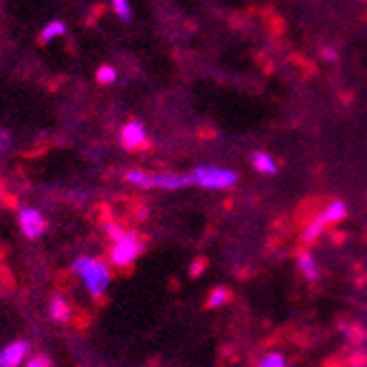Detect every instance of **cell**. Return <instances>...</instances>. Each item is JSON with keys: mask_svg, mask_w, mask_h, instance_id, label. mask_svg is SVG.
Segmentation results:
<instances>
[{"mask_svg": "<svg viewBox=\"0 0 367 367\" xmlns=\"http://www.w3.org/2000/svg\"><path fill=\"white\" fill-rule=\"evenodd\" d=\"M323 57H325V60H335V57H337V51H332V49H323Z\"/></svg>", "mask_w": 367, "mask_h": 367, "instance_id": "cell-18", "label": "cell"}, {"mask_svg": "<svg viewBox=\"0 0 367 367\" xmlns=\"http://www.w3.org/2000/svg\"><path fill=\"white\" fill-rule=\"evenodd\" d=\"M51 315H53V319L55 321H68V317H71V308H68V303L64 301V299H60V297H55L53 299V303H51Z\"/></svg>", "mask_w": 367, "mask_h": 367, "instance_id": "cell-11", "label": "cell"}, {"mask_svg": "<svg viewBox=\"0 0 367 367\" xmlns=\"http://www.w3.org/2000/svg\"><path fill=\"white\" fill-rule=\"evenodd\" d=\"M260 365H262V367H282V365H286V359H284L279 352H273V354L264 356V359L260 361Z\"/></svg>", "mask_w": 367, "mask_h": 367, "instance_id": "cell-15", "label": "cell"}, {"mask_svg": "<svg viewBox=\"0 0 367 367\" xmlns=\"http://www.w3.org/2000/svg\"><path fill=\"white\" fill-rule=\"evenodd\" d=\"M114 80H117V71H114L112 66H102L97 71V82L100 84H112Z\"/></svg>", "mask_w": 367, "mask_h": 367, "instance_id": "cell-14", "label": "cell"}, {"mask_svg": "<svg viewBox=\"0 0 367 367\" xmlns=\"http://www.w3.org/2000/svg\"><path fill=\"white\" fill-rule=\"evenodd\" d=\"M29 352V343L27 341H16L9 347H5L0 352V367H16L23 363V356Z\"/></svg>", "mask_w": 367, "mask_h": 367, "instance_id": "cell-6", "label": "cell"}, {"mask_svg": "<svg viewBox=\"0 0 367 367\" xmlns=\"http://www.w3.org/2000/svg\"><path fill=\"white\" fill-rule=\"evenodd\" d=\"M251 163H253V167L262 174H268V176H273V174H277V163L268 157L266 152H253L251 154Z\"/></svg>", "mask_w": 367, "mask_h": 367, "instance_id": "cell-8", "label": "cell"}, {"mask_svg": "<svg viewBox=\"0 0 367 367\" xmlns=\"http://www.w3.org/2000/svg\"><path fill=\"white\" fill-rule=\"evenodd\" d=\"M141 248H143V244L137 236L124 234L117 238V244H114V248H112V262L121 268H126L141 255Z\"/></svg>", "mask_w": 367, "mask_h": 367, "instance_id": "cell-4", "label": "cell"}, {"mask_svg": "<svg viewBox=\"0 0 367 367\" xmlns=\"http://www.w3.org/2000/svg\"><path fill=\"white\" fill-rule=\"evenodd\" d=\"M121 143L128 150H137L143 148L145 143V130L139 121H130L124 130H121Z\"/></svg>", "mask_w": 367, "mask_h": 367, "instance_id": "cell-7", "label": "cell"}, {"mask_svg": "<svg viewBox=\"0 0 367 367\" xmlns=\"http://www.w3.org/2000/svg\"><path fill=\"white\" fill-rule=\"evenodd\" d=\"M231 291L229 288H224V286H218L216 291H211V295L207 297V308H218V306H222V303H227V301H231Z\"/></svg>", "mask_w": 367, "mask_h": 367, "instance_id": "cell-10", "label": "cell"}, {"mask_svg": "<svg viewBox=\"0 0 367 367\" xmlns=\"http://www.w3.org/2000/svg\"><path fill=\"white\" fill-rule=\"evenodd\" d=\"M112 5H114V11H117V16L121 18L124 23L132 20V9H130L128 0H112Z\"/></svg>", "mask_w": 367, "mask_h": 367, "instance_id": "cell-13", "label": "cell"}, {"mask_svg": "<svg viewBox=\"0 0 367 367\" xmlns=\"http://www.w3.org/2000/svg\"><path fill=\"white\" fill-rule=\"evenodd\" d=\"M126 181L134 183V185H141L145 189H152V187H159V189H179V187H185L189 183H194L191 176H176V174H148V172H128Z\"/></svg>", "mask_w": 367, "mask_h": 367, "instance_id": "cell-2", "label": "cell"}, {"mask_svg": "<svg viewBox=\"0 0 367 367\" xmlns=\"http://www.w3.org/2000/svg\"><path fill=\"white\" fill-rule=\"evenodd\" d=\"M18 220H20V229H23V234L27 238H37L47 231V220L40 216V211H35V209L20 211Z\"/></svg>", "mask_w": 367, "mask_h": 367, "instance_id": "cell-5", "label": "cell"}, {"mask_svg": "<svg viewBox=\"0 0 367 367\" xmlns=\"http://www.w3.org/2000/svg\"><path fill=\"white\" fill-rule=\"evenodd\" d=\"M347 335H350V337H352V341H361V339L365 337V330H361V327H359V325H352V330H350V332H347Z\"/></svg>", "mask_w": 367, "mask_h": 367, "instance_id": "cell-16", "label": "cell"}, {"mask_svg": "<svg viewBox=\"0 0 367 367\" xmlns=\"http://www.w3.org/2000/svg\"><path fill=\"white\" fill-rule=\"evenodd\" d=\"M73 270L82 277L92 297H100L102 293H106V288L110 284V273L102 262L92 258H80L73 264Z\"/></svg>", "mask_w": 367, "mask_h": 367, "instance_id": "cell-1", "label": "cell"}, {"mask_svg": "<svg viewBox=\"0 0 367 367\" xmlns=\"http://www.w3.org/2000/svg\"><path fill=\"white\" fill-rule=\"evenodd\" d=\"M64 33H66L64 23H60V20H53V23H49V25L44 27V31L40 33V40H42V42H49V40H53V37H57V35H64Z\"/></svg>", "mask_w": 367, "mask_h": 367, "instance_id": "cell-12", "label": "cell"}, {"mask_svg": "<svg viewBox=\"0 0 367 367\" xmlns=\"http://www.w3.org/2000/svg\"><path fill=\"white\" fill-rule=\"evenodd\" d=\"M191 179H194V183L207 187V189H222V187H231L238 176L234 172L229 169H220V167H214V165H200L194 169V174H191Z\"/></svg>", "mask_w": 367, "mask_h": 367, "instance_id": "cell-3", "label": "cell"}, {"mask_svg": "<svg viewBox=\"0 0 367 367\" xmlns=\"http://www.w3.org/2000/svg\"><path fill=\"white\" fill-rule=\"evenodd\" d=\"M343 234H341V231H335V234H332V242H337V244H341L343 242Z\"/></svg>", "mask_w": 367, "mask_h": 367, "instance_id": "cell-19", "label": "cell"}, {"mask_svg": "<svg viewBox=\"0 0 367 367\" xmlns=\"http://www.w3.org/2000/svg\"><path fill=\"white\" fill-rule=\"evenodd\" d=\"M31 367H40V365H51V359H31L29 361Z\"/></svg>", "mask_w": 367, "mask_h": 367, "instance_id": "cell-17", "label": "cell"}, {"mask_svg": "<svg viewBox=\"0 0 367 367\" xmlns=\"http://www.w3.org/2000/svg\"><path fill=\"white\" fill-rule=\"evenodd\" d=\"M297 262H299V268H301V273L306 275V279L308 282H317L319 270H317V264H315L313 255L308 253V251H301V253L297 255Z\"/></svg>", "mask_w": 367, "mask_h": 367, "instance_id": "cell-9", "label": "cell"}]
</instances>
